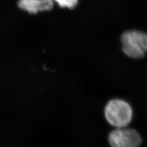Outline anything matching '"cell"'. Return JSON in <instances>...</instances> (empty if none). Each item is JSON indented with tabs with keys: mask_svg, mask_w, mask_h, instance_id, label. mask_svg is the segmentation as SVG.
I'll list each match as a JSON object with an SVG mask.
<instances>
[{
	"mask_svg": "<svg viewBox=\"0 0 147 147\" xmlns=\"http://www.w3.org/2000/svg\"><path fill=\"white\" fill-rule=\"evenodd\" d=\"M58 5L62 7H67L69 8H74L77 5L78 0H55Z\"/></svg>",
	"mask_w": 147,
	"mask_h": 147,
	"instance_id": "obj_5",
	"label": "cell"
},
{
	"mask_svg": "<svg viewBox=\"0 0 147 147\" xmlns=\"http://www.w3.org/2000/svg\"><path fill=\"white\" fill-rule=\"evenodd\" d=\"M105 121L113 128L129 126L134 118V110L127 100L120 98L111 99L104 108Z\"/></svg>",
	"mask_w": 147,
	"mask_h": 147,
	"instance_id": "obj_1",
	"label": "cell"
},
{
	"mask_svg": "<svg viewBox=\"0 0 147 147\" xmlns=\"http://www.w3.org/2000/svg\"><path fill=\"white\" fill-rule=\"evenodd\" d=\"M121 51L129 59L140 60L147 55V33L138 30L123 32L120 37Z\"/></svg>",
	"mask_w": 147,
	"mask_h": 147,
	"instance_id": "obj_2",
	"label": "cell"
},
{
	"mask_svg": "<svg viewBox=\"0 0 147 147\" xmlns=\"http://www.w3.org/2000/svg\"><path fill=\"white\" fill-rule=\"evenodd\" d=\"M107 142L112 147H138L143 138L138 130L129 126L113 128L108 134Z\"/></svg>",
	"mask_w": 147,
	"mask_h": 147,
	"instance_id": "obj_3",
	"label": "cell"
},
{
	"mask_svg": "<svg viewBox=\"0 0 147 147\" xmlns=\"http://www.w3.org/2000/svg\"><path fill=\"white\" fill-rule=\"evenodd\" d=\"M53 0H20L19 7L30 13L49 11L53 7Z\"/></svg>",
	"mask_w": 147,
	"mask_h": 147,
	"instance_id": "obj_4",
	"label": "cell"
}]
</instances>
